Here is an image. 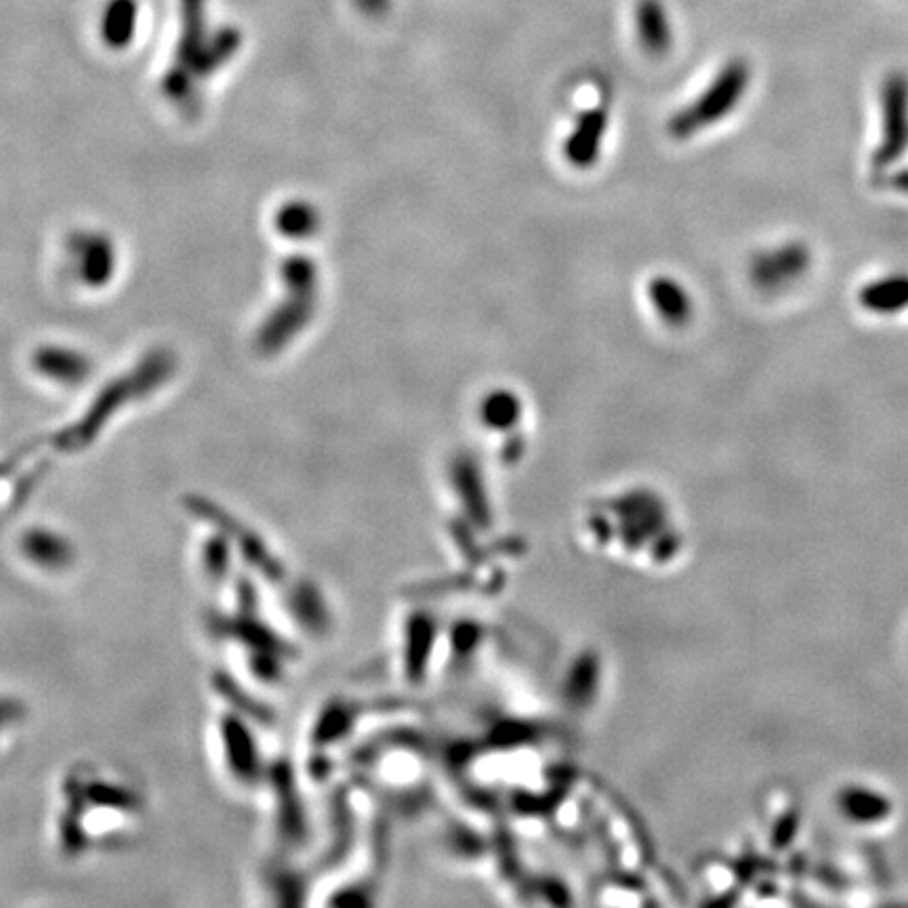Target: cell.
Masks as SVG:
<instances>
[{
	"mask_svg": "<svg viewBox=\"0 0 908 908\" xmlns=\"http://www.w3.org/2000/svg\"><path fill=\"white\" fill-rule=\"evenodd\" d=\"M881 110L883 138L871 163L880 173L896 165L908 150V81L903 74H894L883 84Z\"/></svg>",
	"mask_w": 908,
	"mask_h": 908,
	"instance_id": "7a4b0ae2",
	"label": "cell"
},
{
	"mask_svg": "<svg viewBox=\"0 0 908 908\" xmlns=\"http://www.w3.org/2000/svg\"><path fill=\"white\" fill-rule=\"evenodd\" d=\"M748 81L751 70L743 59L730 61L696 99H692L682 110L671 116L669 135L682 141L721 122L741 104Z\"/></svg>",
	"mask_w": 908,
	"mask_h": 908,
	"instance_id": "6da1fadb",
	"label": "cell"
},
{
	"mask_svg": "<svg viewBox=\"0 0 908 908\" xmlns=\"http://www.w3.org/2000/svg\"><path fill=\"white\" fill-rule=\"evenodd\" d=\"M860 305L873 314H898L908 307V275H885L860 291Z\"/></svg>",
	"mask_w": 908,
	"mask_h": 908,
	"instance_id": "52a82bcc",
	"label": "cell"
},
{
	"mask_svg": "<svg viewBox=\"0 0 908 908\" xmlns=\"http://www.w3.org/2000/svg\"><path fill=\"white\" fill-rule=\"evenodd\" d=\"M610 125V114L604 106L587 108L578 114L577 122L564 141V156L577 168H587L600 158L605 133Z\"/></svg>",
	"mask_w": 908,
	"mask_h": 908,
	"instance_id": "277c9868",
	"label": "cell"
},
{
	"mask_svg": "<svg viewBox=\"0 0 908 908\" xmlns=\"http://www.w3.org/2000/svg\"><path fill=\"white\" fill-rule=\"evenodd\" d=\"M810 261L812 255L801 243H787L782 247L757 252L751 259L748 275L755 288L774 295L795 284L807 272Z\"/></svg>",
	"mask_w": 908,
	"mask_h": 908,
	"instance_id": "3957f363",
	"label": "cell"
},
{
	"mask_svg": "<svg viewBox=\"0 0 908 908\" xmlns=\"http://www.w3.org/2000/svg\"><path fill=\"white\" fill-rule=\"evenodd\" d=\"M648 297L664 325L673 329L688 325L694 314V303L682 282L669 275L652 278L648 284Z\"/></svg>",
	"mask_w": 908,
	"mask_h": 908,
	"instance_id": "5b68a950",
	"label": "cell"
},
{
	"mask_svg": "<svg viewBox=\"0 0 908 908\" xmlns=\"http://www.w3.org/2000/svg\"><path fill=\"white\" fill-rule=\"evenodd\" d=\"M520 413H522V404H520L518 396L511 393V391H505V389L493 391L491 396H486V400L482 404V416L493 427L514 425Z\"/></svg>",
	"mask_w": 908,
	"mask_h": 908,
	"instance_id": "ba28073f",
	"label": "cell"
},
{
	"mask_svg": "<svg viewBox=\"0 0 908 908\" xmlns=\"http://www.w3.org/2000/svg\"><path fill=\"white\" fill-rule=\"evenodd\" d=\"M883 184H887V188L894 190V192L908 193V168H900V170L887 175L883 179Z\"/></svg>",
	"mask_w": 908,
	"mask_h": 908,
	"instance_id": "9c48e42d",
	"label": "cell"
},
{
	"mask_svg": "<svg viewBox=\"0 0 908 908\" xmlns=\"http://www.w3.org/2000/svg\"><path fill=\"white\" fill-rule=\"evenodd\" d=\"M635 28L650 56H664L671 47V24L659 0H641L635 11Z\"/></svg>",
	"mask_w": 908,
	"mask_h": 908,
	"instance_id": "8992f818",
	"label": "cell"
}]
</instances>
